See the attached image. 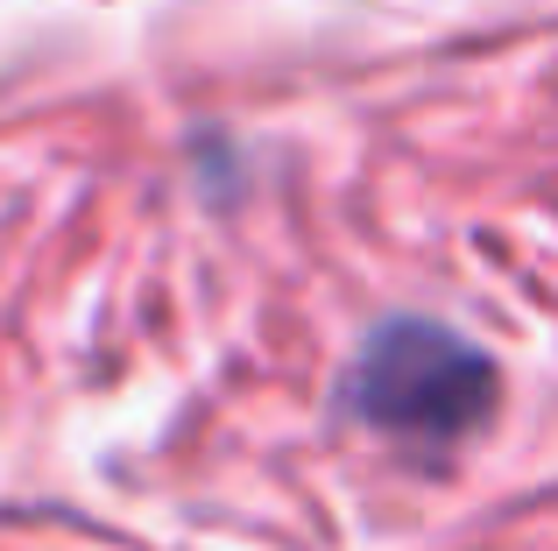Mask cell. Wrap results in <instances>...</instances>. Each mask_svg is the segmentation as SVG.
Wrapping results in <instances>:
<instances>
[{"instance_id":"cell-1","label":"cell","mask_w":558,"mask_h":551,"mask_svg":"<svg viewBox=\"0 0 558 551\" xmlns=\"http://www.w3.org/2000/svg\"><path fill=\"white\" fill-rule=\"evenodd\" d=\"M347 411L410 445H452L495 411V360L432 318H389L347 375Z\"/></svg>"}]
</instances>
